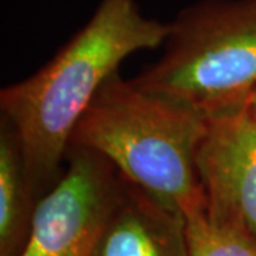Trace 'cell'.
<instances>
[{"instance_id": "6da1fadb", "label": "cell", "mask_w": 256, "mask_h": 256, "mask_svg": "<svg viewBox=\"0 0 256 256\" xmlns=\"http://www.w3.org/2000/svg\"><path fill=\"white\" fill-rule=\"evenodd\" d=\"M168 23L137 0H100L73 37L36 73L2 88V118L14 130L38 198L60 178L74 128L128 56L162 46Z\"/></svg>"}, {"instance_id": "7a4b0ae2", "label": "cell", "mask_w": 256, "mask_h": 256, "mask_svg": "<svg viewBox=\"0 0 256 256\" xmlns=\"http://www.w3.org/2000/svg\"><path fill=\"white\" fill-rule=\"evenodd\" d=\"M206 117L114 73L74 128L68 148L106 158L118 174L180 212L205 202L195 152Z\"/></svg>"}, {"instance_id": "3957f363", "label": "cell", "mask_w": 256, "mask_h": 256, "mask_svg": "<svg viewBox=\"0 0 256 256\" xmlns=\"http://www.w3.org/2000/svg\"><path fill=\"white\" fill-rule=\"evenodd\" d=\"M164 52L131 78L214 117L245 108L256 90V0H198L168 22Z\"/></svg>"}, {"instance_id": "277c9868", "label": "cell", "mask_w": 256, "mask_h": 256, "mask_svg": "<svg viewBox=\"0 0 256 256\" xmlns=\"http://www.w3.org/2000/svg\"><path fill=\"white\" fill-rule=\"evenodd\" d=\"M67 166L37 202L18 256H92L121 194V175L98 154L68 148Z\"/></svg>"}, {"instance_id": "5b68a950", "label": "cell", "mask_w": 256, "mask_h": 256, "mask_svg": "<svg viewBox=\"0 0 256 256\" xmlns=\"http://www.w3.org/2000/svg\"><path fill=\"white\" fill-rule=\"evenodd\" d=\"M195 166L210 220L256 236V121L246 107L206 118Z\"/></svg>"}, {"instance_id": "8992f818", "label": "cell", "mask_w": 256, "mask_h": 256, "mask_svg": "<svg viewBox=\"0 0 256 256\" xmlns=\"http://www.w3.org/2000/svg\"><path fill=\"white\" fill-rule=\"evenodd\" d=\"M92 256H190L185 216L121 176V194Z\"/></svg>"}, {"instance_id": "52a82bcc", "label": "cell", "mask_w": 256, "mask_h": 256, "mask_svg": "<svg viewBox=\"0 0 256 256\" xmlns=\"http://www.w3.org/2000/svg\"><path fill=\"white\" fill-rule=\"evenodd\" d=\"M38 196L32 186L18 138L0 126V256H18L28 242Z\"/></svg>"}, {"instance_id": "ba28073f", "label": "cell", "mask_w": 256, "mask_h": 256, "mask_svg": "<svg viewBox=\"0 0 256 256\" xmlns=\"http://www.w3.org/2000/svg\"><path fill=\"white\" fill-rule=\"evenodd\" d=\"M190 256H256V236L249 230L210 218L205 202L184 212Z\"/></svg>"}, {"instance_id": "9c48e42d", "label": "cell", "mask_w": 256, "mask_h": 256, "mask_svg": "<svg viewBox=\"0 0 256 256\" xmlns=\"http://www.w3.org/2000/svg\"><path fill=\"white\" fill-rule=\"evenodd\" d=\"M246 110L249 111V114H250V116L254 117V120L256 121V90H255V92L250 96L249 101H248Z\"/></svg>"}]
</instances>
